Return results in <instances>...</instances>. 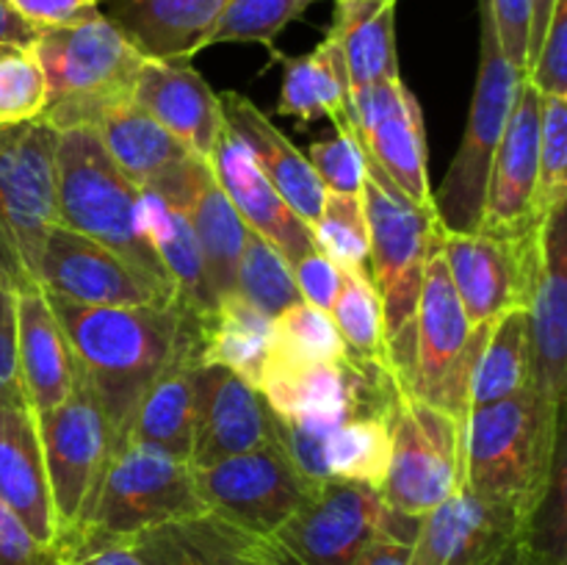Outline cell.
Instances as JSON below:
<instances>
[{
  "label": "cell",
  "instance_id": "33",
  "mask_svg": "<svg viewBox=\"0 0 567 565\" xmlns=\"http://www.w3.org/2000/svg\"><path fill=\"white\" fill-rule=\"evenodd\" d=\"M524 388H532V321L529 308H515L487 327L471 369L468 410L502 402Z\"/></svg>",
  "mask_w": 567,
  "mask_h": 565
},
{
  "label": "cell",
  "instance_id": "2",
  "mask_svg": "<svg viewBox=\"0 0 567 565\" xmlns=\"http://www.w3.org/2000/svg\"><path fill=\"white\" fill-rule=\"evenodd\" d=\"M563 454V419L548 413L535 388L465 413L463 487L524 521L546 496Z\"/></svg>",
  "mask_w": 567,
  "mask_h": 565
},
{
  "label": "cell",
  "instance_id": "28",
  "mask_svg": "<svg viewBox=\"0 0 567 565\" xmlns=\"http://www.w3.org/2000/svg\"><path fill=\"white\" fill-rule=\"evenodd\" d=\"M199 347H203V336H199L197 321L186 341L177 347L169 366L155 377L142 402L136 404L122 443H144L188 463L194 430V377H197V366L203 363Z\"/></svg>",
  "mask_w": 567,
  "mask_h": 565
},
{
  "label": "cell",
  "instance_id": "47",
  "mask_svg": "<svg viewBox=\"0 0 567 565\" xmlns=\"http://www.w3.org/2000/svg\"><path fill=\"white\" fill-rule=\"evenodd\" d=\"M487 14L496 28L498 48L507 61L526 72V53H529V22L532 0H485Z\"/></svg>",
  "mask_w": 567,
  "mask_h": 565
},
{
  "label": "cell",
  "instance_id": "48",
  "mask_svg": "<svg viewBox=\"0 0 567 565\" xmlns=\"http://www.w3.org/2000/svg\"><path fill=\"white\" fill-rule=\"evenodd\" d=\"M25 402L17 358V291L0 280V404Z\"/></svg>",
  "mask_w": 567,
  "mask_h": 565
},
{
  "label": "cell",
  "instance_id": "21",
  "mask_svg": "<svg viewBox=\"0 0 567 565\" xmlns=\"http://www.w3.org/2000/svg\"><path fill=\"white\" fill-rule=\"evenodd\" d=\"M532 388L563 419L567 393V205L543 227V258L529 302Z\"/></svg>",
  "mask_w": 567,
  "mask_h": 565
},
{
  "label": "cell",
  "instance_id": "16",
  "mask_svg": "<svg viewBox=\"0 0 567 565\" xmlns=\"http://www.w3.org/2000/svg\"><path fill=\"white\" fill-rule=\"evenodd\" d=\"M39 288L78 305H166L169 291L103 244L55 222L39 260Z\"/></svg>",
  "mask_w": 567,
  "mask_h": 565
},
{
  "label": "cell",
  "instance_id": "25",
  "mask_svg": "<svg viewBox=\"0 0 567 565\" xmlns=\"http://www.w3.org/2000/svg\"><path fill=\"white\" fill-rule=\"evenodd\" d=\"M219 105L225 125L241 138V144L249 150L266 181L277 188V194L291 205L293 214L305 225H313L319 219L327 192L319 177H316L308 155H302V150L247 94L219 92Z\"/></svg>",
  "mask_w": 567,
  "mask_h": 565
},
{
  "label": "cell",
  "instance_id": "46",
  "mask_svg": "<svg viewBox=\"0 0 567 565\" xmlns=\"http://www.w3.org/2000/svg\"><path fill=\"white\" fill-rule=\"evenodd\" d=\"M0 3L37 33L81 25L100 17L97 0H0Z\"/></svg>",
  "mask_w": 567,
  "mask_h": 565
},
{
  "label": "cell",
  "instance_id": "29",
  "mask_svg": "<svg viewBox=\"0 0 567 565\" xmlns=\"http://www.w3.org/2000/svg\"><path fill=\"white\" fill-rule=\"evenodd\" d=\"M255 541L258 535L203 513L155 526L127 543L144 565H258Z\"/></svg>",
  "mask_w": 567,
  "mask_h": 565
},
{
  "label": "cell",
  "instance_id": "10",
  "mask_svg": "<svg viewBox=\"0 0 567 565\" xmlns=\"http://www.w3.org/2000/svg\"><path fill=\"white\" fill-rule=\"evenodd\" d=\"M465 419L402 397L391 415V463L380 496L391 513L421 521L463 487Z\"/></svg>",
  "mask_w": 567,
  "mask_h": 565
},
{
  "label": "cell",
  "instance_id": "49",
  "mask_svg": "<svg viewBox=\"0 0 567 565\" xmlns=\"http://www.w3.org/2000/svg\"><path fill=\"white\" fill-rule=\"evenodd\" d=\"M0 565H61V548L44 546L0 502Z\"/></svg>",
  "mask_w": 567,
  "mask_h": 565
},
{
  "label": "cell",
  "instance_id": "53",
  "mask_svg": "<svg viewBox=\"0 0 567 565\" xmlns=\"http://www.w3.org/2000/svg\"><path fill=\"white\" fill-rule=\"evenodd\" d=\"M554 6H557V0H532L529 53H526V70H529V64H532V61H535L537 50H540L543 37H546L548 20H551V14H554Z\"/></svg>",
  "mask_w": 567,
  "mask_h": 565
},
{
  "label": "cell",
  "instance_id": "23",
  "mask_svg": "<svg viewBox=\"0 0 567 565\" xmlns=\"http://www.w3.org/2000/svg\"><path fill=\"white\" fill-rule=\"evenodd\" d=\"M133 103L208 164L225 116L219 92H214L192 64L147 59L136 78Z\"/></svg>",
  "mask_w": 567,
  "mask_h": 565
},
{
  "label": "cell",
  "instance_id": "13",
  "mask_svg": "<svg viewBox=\"0 0 567 565\" xmlns=\"http://www.w3.org/2000/svg\"><path fill=\"white\" fill-rule=\"evenodd\" d=\"M192 480L205 513L260 537L271 535L316 487L275 438L236 458L192 469Z\"/></svg>",
  "mask_w": 567,
  "mask_h": 565
},
{
  "label": "cell",
  "instance_id": "6",
  "mask_svg": "<svg viewBox=\"0 0 567 565\" xmlns=\"http://www.w3.org/2000/svg\"><path fill=\"white\" fill-rule=\"evenodd\" d=\"M203 513L205 504L194 487L192 465L155 446L122 443L111 454L92 507L64 552L127 543L155 526Z\"/></svg>",
  "mask_w": 567,
  "mask_h": 565
},
{
  "label": "cell",
  "instance_id": "37",
  "mask_svg": "<svg viewBox=\"0 0 567 565\" xmlns=\"http://www.w3.org/2000/svg\"><path fill=\"white\" fill-rule=\"evenodd\" d=\"M330 480L358 482L380 491L391 463V415H354L327 435Z\"/></svg>",
  "mask_w": 567,
  "mask_h": 565
},
{
  "label": "cell",
  "instance_id": "43",
  "mask_svg": "<svg viewBox=\"0 0 567 565\" xmlns=\"http://www.w3.org/2000/svg\"><path fill=\"white\" fill-rule=\"evenodd\" d=\"M319 0H230L208 37L210 44L258 42L271 48L277 33Z\"/></svg>",
  "mask_w": 567,
  "mask_h": 565
},
{
  "label": "cell",
  "instance_id": "38",
  "mask_svg": "<svg viewBox=\"0 0 567 565\" xmlns=\"http://www.w3.org/2000/svg\"><path fill=\"white\" fill-rule=\"evenodd\" d=\"M343 343L332 316L308 302H297L271 319L266 366H310L343 358Z\"/></svg>",
  "mask_w": 567,
  "mask_h": 565
},
{
  "label": "cell",
  "instance_id": "11",
  "mask_svg": "<svg viewBox=\"0 0 567 565\" xmlns=\"http://www.w3.org/2000/svg\"><path fill=\"white\" fill-rule=\"evenodd\" d=\"M37 421L61 552H64L92 507L100 476L111 454L116 452V438L103 408L81 377V369L70 399L37 415Z\"/></svg>",
  "mask_w": 567,
  "mask_h": 565
},
{
  "label": "cell",
  "instance_id": "51",
  "mask_svg": "<svg viewBox=\"0 0 567 565\" xmlns=\"http://www.w3.org/2000/svg\"><path fill=\"white\" fill-rule=\"evenodd\" d=\"M419 521L391 513L385 530L352 559V565H410V546Z\"/></svg>",
  "mask_w": 567,
  "mask_h": 565
},
{
  "label": "cell",
  "instance_id": "7",
  "mask_svg": "<svg viewBox=\"0 0 567 565\" xmlns=\"http://www.w3.org/2000/svg\"><path fill=\"white\" fill-rule=\"evenodd\" d=\"M55 216V131L44 120L0 127V280L39 286V260Z\"/></svg>",
  "mask_w": 567,
  "mask_h": 565
},
{
  "label": "cell",
  "instance_id": "41",
  "mask_svg": "<svg viewBox=\"0 0 567 565\" xmlns=\"http://www.w3.org/2000/svg\"><path fill=\"white\" fill-rule=\"evenodd\" d=\"M567 205V97L540 94V136H537L535 219Z\"/></svg>",
  "mask_w": 567,
  "mask_h": 565
},
{
  "label": "cell",
  "instance_id": "39",
  "mask_svg": "<svg viewBox=\"0 0 567 565\" xmlns=\"http://www.w3.org/2000/svg\"><path fill=\"white\" fill-rule=\"evenodd\" d=\"M236 294L266 319H277L282 310L302 302L288 260L252 230H247L241 258H238Z\"/></svg>",
  "mask_w": 567,
  "mask_h": 565
},
{
  "label": "cell",
  "instance_id": "32",
  "mask_svg": "<svg viewBox=\"0 0 567 565\" xmlns=\"http://www.w3.org/2000/svg\"><path fill=\"white\" fill-rule=\"evenodd\" d=\"M352 109V86H349L347 64L341 44L327 33L324 42L310 53L282 59V92L277 111L293 120L338 122Z\"/></svg>",
  "mask_w": 567,
  "mask_h": 565
},
{
  "label": "cell",
  "instance_id": "15",
  "mask_svg": "<svg viewBox=\"0 0 567 565\" xmlns=\"http://www.w3.org/2000/svg\"><path fill=\"white\" fill-rule=\"evenodd\" d=\"M341 120L410 203L435 208L426 172L424 116L402 78L354 92L352 109Z\"/></svg>",
  "mask_w": 567,
  "mask_h": 565
},
{
  "label": "cell",
  "instance_id": "30",
  "mask_svg": "<svg viewBox=\"0 0 567 565\" xmlns=\"http://www.w3.org/2000/svg\"><path fill=\"white\" fill-rule=\"evenodd\" d=\"M330 37L341 44L354 92L399 75L396 0H336Z\"/></svg>",
  "mask_w": 567,
  "mask_h": 565
},
{
  "label": "cell",
  "instance_id": "1",
  "mask_svg": "<svg viewBox=\"0 0 567 565\" xmlns=\"http://www.w3.org/2000/svg\"><path fill=\"white\" fill-rule=\"evenodd\" d=\"M48 299L120 449L133 410L199 316L181 299L166 305H78L55 294Z\"/></svg>",
  "mask_w": 567,
  "mask_h": 565
},
{
  "label": "cell",
  "instance_id": "52",
  "mask_svg": "<svg viewBox=\"0 0 567 565\" xmlns=\"http://www.w3.org/2000/svg\"><path fill=\"white\" fill-rule=\"evenodd\" d=\"M61 565H144L131 543H103V546L72 548L61 554Z\"/></svg>",
  "mask_w": 567,
  "mask_h": 565
},
{
  "label": "cell",
  "instance_id": "35",
  "mask_svg": "<svg viewBox=\"0 0 567 565\" xmlns=\"http://www.w3.org/2000/svg\"><path fill=\"white\" fill-rule=\"evenodd\" d=\"M186 214L192 219L199 253H203L205 280H208L210 294H214L216 302L233 297L236 294L238 258H241L249 227L244 225L238 210L233 208L230 199L225 197V192L216 186L210 175L205 177Z\"/></svg>",
  "mask_w": 567,
  "mask_h": 565
},
{
  "label": "cell",
  "instance_id": "54",
  "mask_svg": "<svg viewBox=\"0 0 567 565\" xmlns=\"http://www.w3.org/2000/svg\"><path fill=\"white\" fill-rule=\"evenodd\" d=\"M0 39L33 42V39H37V31H33V28H28L20 17H14L3 3H0Z\"/></svg>",
  "mask_w": 567,
  "mask_h": 565
},
{
  "label": "cell",
  "instance_id": "50",
  "mask_svg": "<svg viewBox=\"0 0 567 565\" xmlns=\"http://www.w3.org/2000/svg\"><path fill=\"white\" fill-rule=\"evenodd\" d=\"M293 282H297L302 302L313 305V308L327 310L330 314L332 302H336L338 286H341V269L327 258L319 249H310L302 258L291 264Z\"/></svg>",
  "mask_w": 567,
  "mask_h": 565
},
{
  "label": "cell",
  "instance_id": "18",
  "mask_svg": "<svg viewBox=\"0 0 567 565\" xmlns=\"http://www.w3.org/2000/svg\"><path fill=\"white\" fill-rule=\"evenodd\" d=\"M524 526L515 510L460 487L419 521L410 565H504L513 559Z\"/></svg>",
  "mask_w": 567,
  "mask_h": 565
},
{
  "label": "cell",
  "instance_id": "17",
  "mask_svg": "<svg viewBox=\"0 0 567 565\" xmlns=\"http://www.w3.org/2000/svg\"><path fill=\"white\" fill-rule=\"evenodd\" d=\"M94 131L100 133L122 175L138 192L158 194L183 210L192 208L199 186L210 175L208 164L166 127H161L147 111L138 109L136 103H127L100 122Z\"/></svg>",
  "mask_w": 567,
  "mask_h": 565
},
{
  "label": "cell",
  "instance_id": "36",
  "mask_svg": "<svg viewBox=\"0 0 567 565\" xmlns=\"http://www.w3.org/2000/svg\"><path fill=\"white\" fill-rule=\"evenodd\" d=\"M330 316L349 360L393 377L391 363H388L382 305L369 271H341V286H338Z\"/></svg>",
  "mask_w": 567,
  "mask_h": 565
},
{
  "label": "cell",
  "instance_id": "31",
  "mask_svg": "<svg viewBox=\"0 0 567 565\" xmlns=\"http://www.w3.org/2000/svg\"><path fill=\"white\" fill-rule=\"evenodd\" d=\"M138 222H142L144 236H147L155 258L164 266L177 299L197 316L210 314L216 299L210 294L208 280H205L203 253H199L197 236H194L186 210L166 203L158 194L142 192Z\"/></svg>",
  "mask_w": 567,
  "mask_h": 565
},
{
  "label": "cell",
  "instance_id": "34",
  "mask_svg": "<svg viewBox=\"0 0 567 565\" xmlns=\"http://www.w3.org/2000/svg\"><path fill=\"white\" fill-rule=\"evenodd\" d=\"M199 336H203V363L221 366L236 371L238 377L258 388L269 358L271 319L244 302L238 294L219 299L214 310L199 316Z\"/></svg>",
  "mask_w": 567,
  "mask_h": 565
},
{
  "label": "cell",
  "instance_id": "8",
  "mask_svg": "<svg viewBox=\"0 0 567 565\" xmlns=\"http://www.w3.org/2000/svg\"><path fill=\"white\" fill-rule=\"evenodd\" d=\"M526 78L524 70L513 66L498 48L487 6L482 0V37H480V72H476L474 97H471L468 122L457 155L449 164L441 186L432 192L437 222L446 233H476L485 208L487 177L493 155L502 142L515 92Z\"/></svg>",
  "mask_w": 567,
  "mask_h": 565
},
{
  "label": "cell",
  "instance_id": "14",
  "mask_svg": "<svg viewBox=\"0 0 567 565\" xmlns=\"http://www.w3.org/2000/svg\"><path fill=\"white\" fill-rule=\"evenodd\" d=\"M543 227L515 238L443 230V260L471 325L480 327L507 310L529 308L543 258Z\"/></svg>",
  "mask_w": 567,
  "mask_h": 565
},
{
  "label": "cell",
  "instance_id": "42",
  "mask_svg": "<svg viewBox=\"0 0 567 565\" xmlns=\"http://www.w3.org/2000/svg\"><path fill=\"white\" fill-rule=\"evenodd\" d=\"M44 100L48 83L33 42L0 39V127L39 120Z\"/></svg>",
  "mask_w": 567,
  "mask_h": 565
},
{
  "label": "cell",
  "instance_id": "44",
  "mask_svg": "<svg viewBox=\"0 0 567 565\" xmlns=\"http://www.w3.org/2000/svg\"><path fill=\"white\" fill-rule=\"evenodd\" d=\"M332 125H336V133L330 138L310 144L308 161L313 166L316 177L321 181V186H324V192L360 197L365 177L363 153H360L349 127L343 125V120L332 122Z\"/></svg>",
  "mask_w": 567,
  "mask_h": 565
},
{
  "label": "cell",
  "instance_id": "45",
  "mask_svg": "<svg viewBox=\"0 0 567 565\" xmlns=\"http://www.w3.org/2000/svg\"><path fill=\"white\" fill-rule=\"evenodd\" d=\"M526 78L540 94L567 97V0H557L554 6L546 37L526 70Z\"/></svg>",
  "mask_w": 567,
  "mask_h": 565
},
{
  "label": "cell",
  "instance_id": "40",
  "mask_svg": "<svg viewBox=\"0 0 567 565\" xmlns=\"http://www.w3.org/2000/svg\"><path fill=\"white\" fill-rule=\"evenodd\" d=\"M319 253L341 271H369V219L363 197L327 192L319 219L310 225Z\"/></svg>",
  "mask_w": 567,
  "mask_h": 565
},
{
  "label": "cell",
  "instance_id": "3",
  "mask_svg": "<svg viewBox=\"0 0 567 565\" xmlns=\"http://www.w3.org/2000/svg\"><path fill=\"white\" fill-rule=\"evenodd\" d=\"M360 153L365 170L360 197L369 219V277L382 305L388 363L399 391L408 397L421 282L426 258L441 242L443 227L435 208L410 203L363 147Z\"/></svg>",
  "mask_w": 567,
  "mask_h": 565
},
{
  "label": "cell",
  "instance_id": "19",
  "mask_svg": "<svg viewBox=\"0 0 567 565\" xmlns=\"http://www.w3.org/2000/svg\"><path fill=\"white\" fill-rule=\"evenodd\" d=\"M275 435V413L236 371L199 363L194 377V430L188 465L203 469L258 449Z\"/></svg>",
  "mask_w": 567,
  "mask_h": 565
},
{
  "label": "cell",
  "instance_id": "22",
  "mask_svg": "<svg viewBox=\"0 0 567 565\" xmlns=\"http://www.w3.org/2000/svg\"><path fill=\"white\" fill-rule=\"evenodd\" d=\"M208 170L216 186L225 192L233 208L238 210L244 225L264 236L288 260V266L302 258L305 253L316 249L310 227L293 214L291 205L266 181L249 150L227 125L216 136L214 150L208 155Z\"/></svg>",
  "mask_w": 567,
  "mask_h": 565
},
{
  "label": "cell",
  "instance_id": "20",
  "mask_svg": "<svg viewBox=\"0 0 567 565\" xmlns=\"http://www.w3.org/2000/svg\"><path fill=\"white\" fill-rule=\"evenodd\" d=\"M537 136H540V92L524 78L515 92L502 142L487 177L485 208L480 230L498 238L526 236L540 230L535 219Z\"/></svg>",
  "mask_w": 567,
  "mask_h": 565
},
{
  "label": "cell",
  "instance_id": "9",
  "mask_svg": "<svg viewBox=\"0 0 567 565\" xmlns=\"http://www.w3.org/2000/svg\"><path fill=\"white\" fill-rule=\"evenodd\" d=\"M441 242L426 258L424 282H421L408 397L465 419L471 369L491 321L480 327L468 321L449 277Z\"/></svg>",
  "mask_w": 567,
  "mask_h": 565
},
{
  "label": "cell",
  "instance_id": "12",
  "mask_svg": "<svg viewBox=\"0 0 567 565\" xmlns=\"http://www.w3.org/2000/svg\"><path fill=\"white\" fill-rule=\"evenodd\" d=\"M388 521L377 487L327 480L264 541L275 565H352Z\"/></svg>",
  "mask_w": 567,
  "mask_h": 565
},
{
  "label": "cell",
  "instance_id": "26",
  "mask_svg": "<svg viewBox=\"0 0 567 565\" xmlns=\"http://www.w3.org/2000/svg\"><path fill=\"white\" fill-rule=\"evenodd\" d=\"M230 0H97L100 14L109 17L142 55L155 61L188 64Z\"/></svg>",
  "mask_w": 567,
  "mask_h": 565
},
{
  "label": "cell",
  "instance_id": "24",
  "mask_svg": "<svg viewBox=\"0 0 567 565\" xmlns=\"http://www.w3.org/2000/svg\"><path fill=\"white\" fill-rule=\"evenodd\" d=\"M0 502L39 543L61 548L39 421L28 402L0 404Z\"/></svg>",
  "mask_w": 567,
  "mask_h": 565
},
{
  "label": "cell",
  "instance_id": "5",
  "mask_svg": "<svg viewBox=\"0 0 567 565\" xmlns=\"http://www.w3.org/2000/svg\"><path fill=\"white\" fill-rule=\"evenodd\" d=\"M33 50L48 83L39 120L55 133L97 127L122 105L133 103L136 78L147 61L103 14L81 25L39 31Z\"/></svg>",
  "mask_w": 567,
  "mask_h": 565
},
{
  "label": "cell",
  "instance_id": "27",
  "mask_svg": "<svg viewBox=\"0 0 567 565\" xmlns=\"http://www.w3.org/2000/svg\"><path fill=\"white\" fill-rule=\"evenodd\" d=\"M17 358L25 402L37 415L66 402L78 382V360L44 288L17 291Z\"/></svg>",
  "mask_w": 567,
  "mask_h": 565
},
{
  "label": "cell",
  "instance_id": "4",
  "mask_svg": "<svg viewBox=\"0 0 567 565\" xmlns=\"http://www.w3.org/2000/svg\"><path fill=\"white\" fill-rule=\"evenodd\" d=\"M138 192L120 172L94 127L55 133L59 225L103 244L125 264L177 297L138 222Z\"/></svg>",
  "mask_w": 567,
  "mask_h": 565
}]
</instances>
